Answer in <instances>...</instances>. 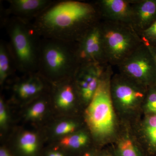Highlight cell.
Here are the masks:
<instances>
[{"mask_svg": "<svg viewBox=\"0 0 156 156\" xmlns=\"http://www.w3.org/2000/svg\"><path fill=\"white\" fill-rule=\"evenodd\" d=\"M101 20L95 2L68 0L53 2L33 27L39 36L75 44Z\"/></svg>", "mask_w": 156, "mask_h": 156, "instance_id": "6da1fadb", "label": "cell"}, {"mask_svg": "<svg viewBox=\"0 0 156 156\" xmlns=\"http://www.w3.org/2000/svg\"><path fill=\"white\" fill-rule=\"evenodd\" d=\"M112 66L108 64L86 111V121L95 136L105 137L114 131L115 116L111 90Z\"/></svg>", "mask_w": 156, "mask_h": 156, "instance_id": "7a4b0ae2", "label": "cell"}, {"mask_svg": "<svg viewBox=\"0 0 156 156\" xmlns=\"http://www.w3.org/2000/svg\"><path fill=\"white\" fill-rule=\"evenodd\" d=\"M39 43L37 68L53 78L74 77L80 64L75 44L44 38Z\"/></svg>", "mask_w": 156, "mask_h": 156, "instance_id": "3957f363", "label": "cell"}, {"mask_svg": "<svg viewBox=\"0 0 156 156\" xmlns=\"http://www.w3.org/2000/svg\"><path fill=\"white\" fill-rule=\"evenodd\" d=\"M104 50L108 64L119 66L143 44L132 26L101 20Z\"/></svg>", "mask_w": 156, "mask_h": 156, "instance_id": "277c9868", "label": "cell"}, {"mask_svg": "<svg viewBox=\"0 0 156 156\" xmlns=\"http://www.w3.org/2000/svg\"><path fill=\"white\" fill-rule=\"evenodd\" d=\"M9 26V48L16 68L23 71L37 68L39 43L36 37L38 35L33 25L16 17Z\"/></svg>", "mask_w": 156, "mask_h": 156, "instance_id": "5b68a950", "label": "cell"}, {"mask_svg": "<svg viewBox=\"0 0 156 156\" xmlns=\"http://www.w3.org/2000/svg\"><path fill=\"white\" fill-rule=\"evenodd\" d=\"M117 67L120 73L148 88L156 86L155 60L143 43Z\"/></svg>", "mask_w": 156, "mask_h": 156, "instance_id": "8992f818", "label": "cell"}, {"mask_svg": "<svg viewBox=\"0 0 156 156\" xmlns=\"http://www.w3.org/2000/svg\"><path fill=\"white\" fill-rule=\"evenodd\" d=\"M75 47L80 64H108L104 50L101 20L86 31L75 44Z\"/></svg>", "mask_w": 156, "mask_h": 156, "instance_id": "52a82bcc", "label": "cell"}, {"mask_svg": "<svg viewBox=\"0 0 156 156\" xmlns=\"http://www.w3.org/2000/svg\"><path fill=\"white\" fill-rule=\"evenodd\" d=\"M148 88L121 73L112 77L111 82L113 100L126 108L135 106L145 99Z\"/></svg>", "mask_w": 156, "mask_h": 156, "instance_id": "ba28073f", "label": "cell"}, {"mask_svg": "<svg viewBox=\"0 0 156 156\" xmlns=\"http://www.w3.org/2000/svg\"><path fill=\"white\" fill-rule=\"evenodd\" d=\"M107 64L89 63L80 64L74 77L76 89L82 100L90 102L99 85Z\"/></svg>", "mask_w": 156, "mask_h": 156, "instance_id": "9c48e42d", "label": "cell"}, {"mask_svg": "<svg viewBox=\"0 0 156 156\" xmlns=\"http://www.w3.org/2000/svg\"><path fill=\"white\" fill-rule=\"evenodd\" d=\"M135 0H99L94 2L101 20L131 25L132 6Z\"/></svg>", "mask_w": 156, "mask_h": 156, "instance_id": "30bf717a", "label": "cell"}, {"mask_svg": "<svg viewBox=\"0 0 156 156\" xmlns=\"http://www.w3.org/2000/svg\"><path fill=\"white\" fill-rule=\"evenodd\" d=\"M156 20V0H135L132 6L131 25L137 34Z\"/></svg>", "mask_w": 156, "mask_h": 156, "instance_id": "8fae6325", "label": "cell"}, {"mask_svg": "<svg viewBox=\"0 0 156 156\" xmlns=\"http://www.w3.org/2000/svg\"><path fill=\"white\" fill-rule=\"evenodd\" d=\"M9 10L16 17L26 20L36 18L53 2L48 0H10Z\"/></svg>", "mask_w": 156, "mask_h": 156, "instance_id": "7c38bea8", "label": "cell"}, {"mask_svg": "<svg viewBox=\"0 0 156 156\" xmlns=\"http://www.w3.org/2000/svg\"><path fill=\"white\" fill-rule=\"evenodd\" d=\"M44 88V83L41 78L33 76L16 85L14 91L20 98L27 99L38 95Z\"/></svg>", "mask_w": 156, "mask_h": 156, "instance_id": "4fadbf2b", "label": "cell"}, {"mask_svg": "<svg viewBox=\"0 0 156 156\" xmlns=\"http://www.w3.org/2000/svg\"><path fill=\"white\" fill-rule=\"evenodd\" d=\"M146 156H156V114L148 115L143 125Z\"/></svg>", "mask_w": 156, "mask_h": 156, "instance_id": "5bb4252c", "label": "cell"}, {"mask_svg": "<svg viewBox=\"0 0 156 156\" xmlns=\"http://www.w3.org/2000/svg\"><path fill=\"white\" fill-rule=\"evenodd\" d=\"M18 151L20 156H37L38 144L36 135L29 131L24 132L20 139Z\"/></svg>", "mask_w": 156, "mask_h": 156, "instance_id": "9a60e30c", "label": "cell"}, {"mask_svg": "<svg viewBox=\"0 0 156 156\" xmlns=\"http://www.w3.org/2000/svg\"><path fill=\"white\" fill-rule=\"evenodd\" d=\"M14 62L9 46L3 43L0 45V80L1 83L9 76Z\"/></svg>", "mask_w": 156, "mask_h": 156, "instance_id": "2e32d148", "label": "cell"}, {"mask_svg": "<svg viewBox=\"0 0 156 156\" xmlns=\"http://www.w3.org/2000/svg\"><path fill=\"white\" fill-rule=\"evenodd\" d=\"M75 98L76 92L73 86L70 84H64L59 87L56 93V104L61 108H68L71 106Z\"/></svg>", "mask_w": 156, "mask_h": 156, "instance_id": "e0dca14e", "label": "cell"}, {"mask_svg": "<svg viewBox=\"0 0 156 156\" xmlns=\"http://www.w3.org/2000/svg\"><path fill=\"white\" fill-rule=\"evenodd\" d=\"M88 137L83 132L65 136L60 140V144L63 148L73 151H77L83 148L87 144Z\"/></svg>", "mask_w": 156, "mask_h": 156, "instance_id": "ac0fdd59", "label": "cell"}, {"mask_svg": "<svg viewBox=\"0 0 156 156\" xmlns=\"http://www.w3.org/2000/svg\"><path fill=\"white\" fill-rule=\"evenodd\" d=\"M115 156H146L129 139L121 141L115 152Z\"/></svg>", "mask_w": 156, "mask_h": 156, "instance_id": "d6986e66", "label": "cell"}, {"mask_svg": "<svg viewBox=\"0 0 156 156\" xmlns=\"http://www.w3.org/2000/svg\"><path fill=\"white\" fill-rule=\"evenodd\" d=\"M138 34L146 46L156 48V20L148 28Z\"/></svg>", "mask_w": 156, "mask_h": 156, "instance_id": "ffe728a7", "label": "cell"}, {"mask_svg": "<svg viewBox=\"0 0 156 156\" xmlns=\"http://www.w3.org/2000/svg\"><path fill=\"white\" fill-rule=\"evenodd\" d=\"M145 100L146 111L148 115L156 114V86L148 88Z\"/></svg>", "mask_w": 156, "mask_h": 156, "instance_id": "44dd1931", "label": "cell"}, {"mask_svg": "<svg viewBox=\"0 0 156 156\" xmlns=\"http://www.w3.org/2000/svg\"><path fill=\"white\" fill-rule=\"evenodd\" d=\"M45 103L43 101H40L34 104L27 112V116L29 119H36L44 113L45 110Z\"/></svg>", "mask_w": 156, "mask_h": 156, "instance_id": "7402d4cb", "label": "cell"}, {"mask_svg": "<svg viewBox=\"0 0 156 156\" xmlns=\"http://www.w3.org/2000/svg\"><path fill=\"white\" fill-rule=\"evenodd\" d=\"M76 128V124L73 122H62L56 126L55 132L57 135H64L73 132Z\"/></svg>", "mask_w": 156, "mask_h": 156, "instance_id": "603a6c76", "label": "cell"}, {"mask_svg": "<svg viewBox=\"0 0 156 156\" xmlns=\"http://www.w3.org/2000/svg\"><path fill=\"white\" fill-rule=\"evenodd\" d=\"M7 115L2 99L0 101V124L3 126L6 123Z\"/></svg>", "mask_w": 156, "mask_h": 156, "instance_id": "cb8c5ba5", "label": "cell"}, {"mask_svg": "<svg viewBox=\"0 0 156 156\" xmlns=\"http://www.w3.org/2000/svg\"><path fill=\"white\" fill-rule=\"evenodd\" d=\"M44 156H68L62 151L54 148L47 151L44 154Z\"/></svg>", "mask_w": 156, "mask_h": 156, "instance_id": "d4e9b609", "label": "cell"}, {"mask_svg": "<svg viewBox=\"0 0 156 156\" xmlns=\"http://www.w3.org/2000/svg\"><path fill=\"white\" fill-rule=\"evenodd\" d=\"M0 156H14L12 153L5 148H1L0 150Z\"/></svg>", "mask_w": 156, "mask_h": 156, "instance_id": "484cf974", "label": "cell"}, {"mask_svg": "<svg viewBox=\"0 0 156 156\" xmlns=\"http://www.w3.org/2000/svg\"><path fill=\"white\" fill-rule=\"evenodd\" d=\"M147 47L149 49L151 53L153 56L156 63V48L155 47H148V46H147Z\"/></svg>", "mask_w": 156, "mask_h": 156, "instance_id": "4316f807", "label": "cell"}, {"mask_svg": "<svg viewBox=\"0 0 156 156\" xmlns=\"http://www.w3.org/2000/svg\"><path fill=\"white\" fill-rule=\"evenodd\" d=\"M97 154L92 151H87L80 156H97Z\"/></svg>", "mask_w": 156, "mask_h": 156, "instance_id": "83f0119b", "label": "cell"}, {"mask_svg": "<svg viewBox=\"0 0 156 156\" xmlns=\"http://www.w3.org/2000/svg\"><path fill=\"white\" fill-rule=\"evenodd\" d=\"M97 156H112L110 154H102L99 155H98Z\"/></svg>", "mask_w": 156, "mask_h": 156, "instance_id": "f1b7e54d", "label": "cell"}]
</instances>
